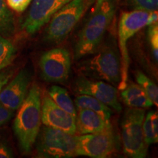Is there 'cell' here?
Listing matches in <instances>:
<instances>
[{"label":"cell","instance_id":"9","mask_svg":"<svg viewBox=\"0 0 158 158\" xmlns=\"http://www.w3.org/2000/svg\"><path fill=\"white\" fill-rule=\"evenodd\" d=\"M39 64L44 80L48 82H63L68 79L70 73V54L65 48H53L43 54Z\"/></svg>","mask_w":158,"mask_h":158},{"label":"cell","instance_id":"14","mask_svg":"<svg viewBox=\"0 0 158 158\" xmlns=\"http://www.w3.org/2000/svg\"><path fill=\"white\" fill-rule=\"evenodd\" d=\"M110 119L89 109H78L76 114V133L79 135L95 133L111 127Z\"/></svg>","mask_w":158,"mask_h":158},{"label":"cell","instance_id":"15","mask_svg":"<svg viewBox=\"0 0 158 158\" xmlns=\"http://www.w3.org/2000/svg\"><path fill=\"white\" fill-rule=\"evenodd\" d=\"M121 97L130 108H147L153 106L152 101L143 88L133 81H127L125 88L121 90Z\"/></svg>","mask_w":158,"mask_h":158},{"label":"cell","instance_id":"28","mask_svg":"<svg viewBox=\"0 0 158 158\" xmlns=\"http://www.w3.org/2000/svg\"><path fill=\"white\" fill-rule=\"evenodd\" d=\"M103 2V0H97L96 1V6H95V9L97 7H98L99 6L101 5V3Z\"/></svg>","mask_w":158,"mask_h":158},{"label":"cell","instance_id":"7","mask_svg":"<svg viewBox=\"0 0 158 158\" xmlns=\"http://www.w3.org/2000/svg\"><path fill=\"white\" fill-rule=\"evenodd\" d=\"M36 149L38 155L43 157H73L77 156L76 135L44 126L40 133Z\"/></svg>","mask_w":158,"mask_h":158},{"label":"cell","instance_id":"16","mask_svg":"<svg viewBox=\"0 0 158 158\" xmlns=\"http://www.w3.org/2000/svg\"><path fill=\"white\" fill-rule=\"evenodd\" d=\"M74 105L77 109L93 110L107 119H110L112 114V110L109 106L94 97L87 94H80L77 96L75 99Z\"/></svg>","mask_w":158,"mask_h":158},{"label":"cell","instance_id":"22","mask_svg":"<svg viewBox=\"0 0 158 158\" xmlns=\"http://www.w3.org/2000/svg\"><path fill=\"white\" fill-rule=\"evenodd\" d=\"M127 3L133 10L151 12L158 8V0H127Z\"/></svg>","mask_w":158,"mask_h":158},{"label":"cell","instance_id":"27","mask_svg":"<svg viewBox=\"0 0 158 158\" xmlns=\"http://www.w3.org/2000/svg\"><path fill=\"white\" fill-rule=\"evenodd\" d=\"M12 73L8 72L0 73V91L2 90L4 86L8 83L10 78H11Z\"/></svg>","mask_w":158,"mask_h":158},{"label":"cell","instance_id":"12","mask_svg":"<svg viewBox=\"0 0 158 158\" xmlns=\"http://www.w3.org/2000/svg\"><path fill=\"white\" fill-rule=\"evenodd\" d=\"M41 122L45 126L76 133V116L59 107L48 95L41 100Z\"/></svg>","mask_w":158,"mask_h":158},{"label":"cell","instance_id":"1","mask_svg":"<svg viewBox=\"0 0 158 158\" xmlns=\"http://www.w3.org/2000/svg\"><path fill=\"white\" fill-rule=\"evenodd\" d=\"M13 130L21 149L28 153L36 142L41 126V94L37 84L28 91V94L19 108Z\"/></svg>","mask_w":158,"mask_h":158},{"label":"cell","instance_id":"17","mask_svg":"<svg viewBox=\"0 0 158 158\" xmlns=\"http://www.w3.org/2000/svg\"><path fill=\"white\" fill-rule=\"evenodd\" d=\"M48 96L59 107L68 113L76 116L77 110L74 102L69 95L68 91L59 86H52L48 91Z\"/></svg>","mask_w":158,"mask_h":158},{"label":"cell","instance_id":"5","mask_svg":"<svg viewBox=\"0 0 158 158\" xmlns=\"http://www.w3.org/2000/svg\"><path fill=\"white\" fill-rule=\"evenodd\" d=\"M80 72L86 78L118 84L121 80L120 56L115 49L105 48L84 61L80 66Z\"/></svg>","mask_w":158,"mask_h":158},{"label":"cell","instance_id":"4","mask_svg":"<svg viewBox=\"0 0 158 158\" xmlns=\"http://www.w3.org/2000/svg\"><path fill=\"white\" fill-rule=\"evenodd\" d=\"M150 12L133 10L122 13L118 27V47L121 62V80L118 83V89H124L128 81L130 57L127 51V43L130 37L143 27L150 25Z\"/></svg>","mask_w":158,"mask_h":158},{"label":"cell","instance_id":"13","mask_svg":"<svg viewBox=\"0 0 158 158\" xmlns=\"http://www.w3.org/2000/svg\"><path fill=\"white\" fill-rule=\"evenodd\" d=\"M31 77L27 70H22L0 91V104L12 110L20 108L28 94Z\"/></svg>","mask_w":158,"mask_h":158},{"label":"cell","instance_id":"19","mask_svg":"<svg viewBox=\"0 0 158 158\" xmlns=\"http://www.w3.org/2000/svg\"><path fill=\"white\" fill-rule=\"evenodd\" d=\"M15 31L14 17L5 0H0V35L9 37Z\"/></svg>","mask_w":158,"mask_h":158},{"label":"cell","instance_id":"2","mask_svg":"<svg viewBox=\"0 0 158 158\" xmlns=\"http://www.w3.org/2000/svg\"><path fill=\"white\" fill-rule=\"evenodd\" d=\"M116 13L115 0H103L78 35L75 52L81 59L93 54L101 43Z\"/></svg>","mask_w":158,"mask_h":158},{"label":"cell","instance_id":"26","mask_svg":"<svg viewBox=\"0 0 158 158\" xmlns=\"http://www.w3.org/2000/svg\"><path fill=\"white\" fill-rule=\"evenodd\" d=\"M14 114V110L5 107L0 104V127L7 123Z\"/></svg>","mask_w":158,"mask_h":158},{"label":"cell","instance_id":"18","mask_svg":"<svg viewBox=\"0 0 158 158\" xmlns=\"http://www.w3.org/2000/svg\"><path fill=\"white\" fill-rule=\"evenodd\" d=\"M144 140L148 146L158 142V114L152 110L145 115L143 122Z\"/></svg>","mask_w":158,"mask_h":158},{"label":"cell","instance_id":"3","mask_svg":"<svg viewBox=\"0 0 158 158\" xmlns=\"http://www.w3.org/2000/svg\"><path fill=\"white\" fill-rule=\"evenodd\" d=\"M95 0H71L53 15L45 29L44 40L59 43L72 31Z\"/></svg>","mask_w":158,"mask_h":158},{"label":"cell","instance_id":"8","mask_svg":"<svg viewBox=\"0 0 158 158\" xmlns=\"http://www.w3.org/2000/svg\"><path fill=\"white\" fill-rule=\"evenodd\" d=\"M118 145V138L111 127L98 133L76 135V155L108 157L115 152Z\"/></svg>","mask_w":158,"mask_h":158},{"label":"cell","instance_id":"23","mask_svg":"<svg viewBox=\"0 0 158 158\" xmlns=\"http://www.w3.org/2000/svg\"><path fill=\"white\" fill-rule=\"evenodd\" d=\"M148 39L152 48L154 59L155 62L158 61V25L157 23L149 25L148 29Z\"/></svg>","mask_w":158,"mask_h":158},{"label":"cell","instance_id":"20","mask_svg":"<svg viewBox=\"0 0 158 158\" xmlns=\"http://www.w3.org/2000/svg\"><path fill=\"white\" fill-rule=\"evenodd\" d=\"M135 77L137 84H139L143 88V89L145 91L150 100L152 101L153 105H155L156 107H157L158 87L155 83L141 71H136Z\"/></svg>","mask_w":158,"mask_h":158},{"label":"cell","instance_id":"10","mask_svg":"<svg viewBox=\"0 0 158 158\" xmlns=\"http://www.w3.org/2000/svg\"><path fill=\"white\" fill-rule=\"evenodd\" d=\"M32 2L21 28L33 35L50 21L53 15L71 0H31Z\"/></svg>","mask_w":158,"mask_h":158},{"label":"cell","instance_id":"24","mask_svg":"<svg viewBox=\"0 0 158 158\" xmlns=\"http://www.w3.org/2000/svg\"><path fill=\"white\" fill-rule=\"evenodd\" d=\"M31 2V0H6L9 7L18 13L24 11L28 7Z\"/></svg>","mask_w":158,"mask_h":158},{"label":"cell","instance_id":"21","mask_svg":"<svg viewBox=\"0 0 158 158\" xmlns=\"http://www.w3.org/2000/svg\"><path fill=\"white\" fill-rule=\"evenodd\" d=\"M15 52L13 43L0 35V71L11 64L15 56Z\"/></svg>","mask_w":158,"mask_h":158},{"label":"cell","instance_id":"25","mask_svg":"<svg viewBox=\"0 0 158 158\" xmlns=\"http://www.w3.org/2000/svg\"><path fill=\"white\" fill-rule=\"evenodd\" d=\"M14 157L13 152L6 139L0 135V158H11Z\"/></svg>","mask_w":158,"mask_h":158},{"label":"cell","instance_id":"11","mask_svg":"<svg viewBox=\"0 0 158 158\" xmlns=\"http://www.w3.org/2000/svg\"><path fill=\"white\" fill-rule=\"evenodd\" d=\"M75 85L79 94L94 97L116 111H121L122 106L118 101L117 90L109 83L82 76L77 79Z\"/></svg>","mask_w":158,"mask_h":158},{"label":"cell","instance_id":"6","mask_svg":"<svg viewBox=\"0 0 158 158\" xmlns=\"http://www.w3.org/2000/svg\"><path fill=\"white\" fill-rule=\"evenodd\" d=\"M144 108H129L124 112L122 121V141L124 152L132 158H143L147 154L148 145L144 140L143 122Z\"/></svg>","mask_w":158,"mask_h":158}]
</instances>
